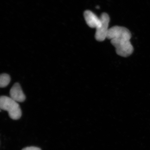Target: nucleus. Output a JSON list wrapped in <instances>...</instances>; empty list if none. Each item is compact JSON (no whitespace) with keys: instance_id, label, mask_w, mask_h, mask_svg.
Returning <instances> with one entry per match:
<instances>
[{"instance_id":"20e7f679","label":"nucleus","mask_w":150,"mask_h":150,"mask_svg":"<svg viewBox=\"0 0 150 150\" xmlns=\"http://www.w3.org/2000/svg\"><path fill=\"white\" fill-rule=\"evenodd\" d=\"M10 97L16 102H23L25 100L26 97L22 91L21 86L18 83H15L11 88Z\"/></svg>"},{"instance_id":"39448f33","label":"nucleus","mask_w":150,"mask_h":150,"mask_svg":"<svg viewBox=\"0 0 150 150\" xmlns=\"http://www.w3.org/2000/svg\"><path fill=\"white\" fill-rule=\"evenodd\" d=\"M10 76L8 74H3L0 76V87L4 88L8 86L11 81Z\"/></svg>"},{"instance_id":"7ed1b4c3","label":"nucleus","mask_w":150,"mask_h":150,"mask_svg":"<svg viewBox=\"0 0 150 150\" xmlns=\"http://www.w3.org/2000/svg\"><path fill=\"white\" fill-rule=\"evenodd\" d=\"M0 108L8 112L9 117L13 120H18L21 117L19 105L11 97L4 96L0 97Z\"/></svg>"},{"instance_id":"f257e3e1","label":"nucleus","mask_w":150,"mask_h":150,"mask_svg":"<svg viewBox=\"0 0 150 150\" xmlns=\"http://www.w3.org/2000/svg\"><path fill=\"white\" fill-rule=\"evenodd\" d=\"M131 37V32L127 28L115 26L109 29L107 38L110 40L118 55L126 57L131 55L134 50L130 42Z\"/></svg>"},{"instance_id":"f03ea898","label":"nucleus","mask_w":150,"mask_h":150,"mask_svg":"<svg viewBox=\"0 0 150 150\" xmlns=\"http://www.w3.org/2000/svg\"><path fill=\"white\" fill-rule=\"evenodd\" d=\"M84 16L86 23L90 28L96 29V39L98 42L104 41L107 38L108 30L110 18L106 13H103L100 17L90 10L84 13Z\"/></svg>"},{"instance_id":"423d86ee","label":"nucleus","mask_w":150,"mask_h":150,"mask_svg":"<svg viewBox=\"0 0 150 150\" xmlns=\"http://www.w3.org/2000/svg\"><path fill=\"white\" fill-rule=\"evenodd\" d=\"M22 150H41V149L38 147L31 146V147L24 148Z\"/></svg>"}]
</instances>
